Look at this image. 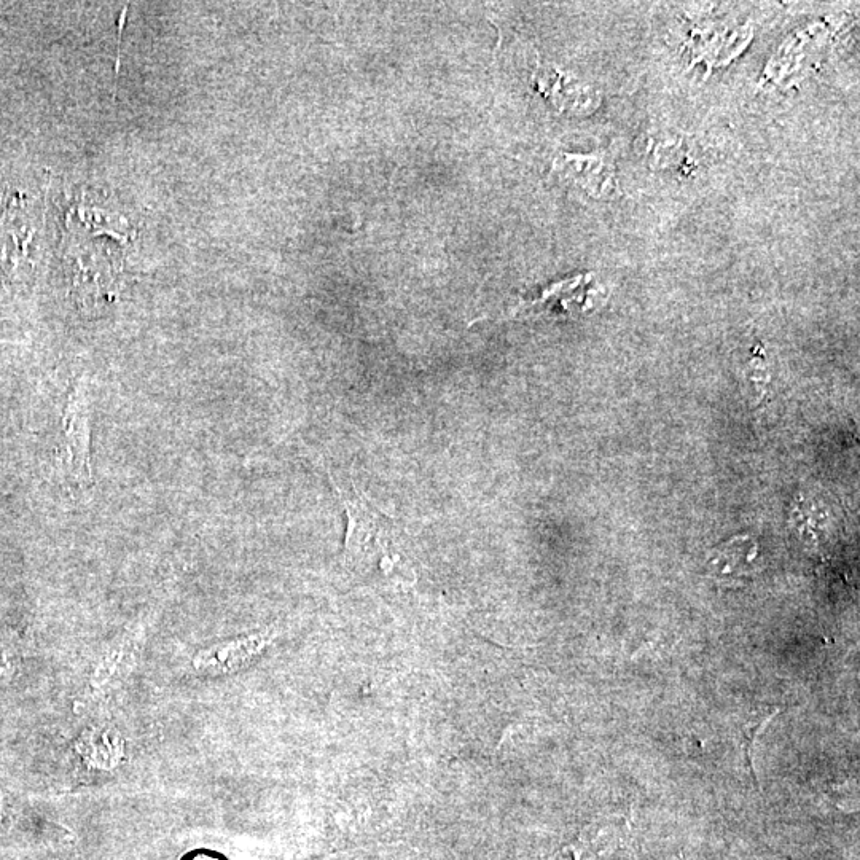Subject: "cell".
Returning a JSON list of instances; mask_svg holds the SVG:
<instances>
[{
  "instance_id": "6da1fadb",
  "label": "cell",
  "mask_w": 860,
  "mask_h": 860,
  "mask_svg": "<svg viewBox=\"0 0 860 860\" xmlns=\"http://www.w3.org/2000/svg\"><path fill=\"white\" fill-rule=\"evenodd\" d=\"M63 459L74 485L85 488L93 478L91 469L90 391L75 387L67 399L63 418Z\"/></svg>"
},
{
  "instance_id": "7a4b0ae2",
  "label": "cell",
  "mask_w": 860,
  "mask_h": 860,
  "mask_svg": "<svg viewBox=\"0 0 860 860\" xmlns=\"http://www.w3.org/2000/svg\"><path fill=\"white\" fill-rule=\"evenodd\" d=\"M759 545L751 536H736L712 550L708 558V571L714 579L724 582H741L752 579L760 571Z\"/></svg>"
},
{
  "instance_id": "3957f363",
  "label": "cell",
  "mask_w": 860,
  "mask_h": 860,
  "mask_svg": "<svg viewBox=\"0 0 860 860\" xmlns=\"http://www.w3.org/2000/svg\"><path fill=\"white\" fill-rule=\"evenodd\" d=\"M778 714V709H771V711H760L754 712L752 714L751 720L744 725L743 733H744V755H746V763L749 770H751L752 778H754L755 784H757V778H755L754 771V763H752V747H754L755 736L762 730L763 725L767 727L768 722H770L771 717L776 716Z\"/></svg>"
}]
</instances>
